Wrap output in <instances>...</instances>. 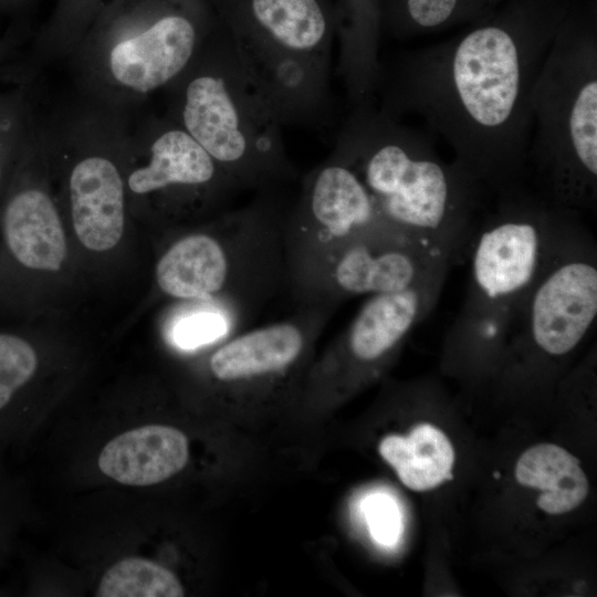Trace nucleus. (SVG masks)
Returning <instances> with one entry per match:
<instances>
[{"label":"nucleus","instance_id":"f257e3e1","mask_svg":"<svg viewBox=\"0 0 597 597\" xmlns=\"http://www.w3.org/2000/svg\"><path fill=\"white\" fill-rule=\"evenodd\" d=\"M564 21L558 9L537 2L409 51L381 72L380 107L419 117L484 192L522 187L533 86Z\"/></svg>","mask_w":597,"mask_h":597},{"label":"nucleus","instance_id":"f03ea898","mask_svg":"<svg viewBox=\"0 0 597 597\" xmlns=\"http://www.w3.org/2000/svg\"><path fill=\"white\" fill-rule=\"evenodd\" d=\"M334 150L358 175L383 221L460 256L485 192L442 159L427 130L367 103L350 107Z\"/></svg>","mask_w":597,"mask_h":597},{"label":"nucleus","instance_id":"7ed1b4c3","mask_svg":"<svg viewBox=\"0 0 597 597\" xmlns=\"http://www.w3.org/2000/svg\"><path fill=\"white\" fill-rule=\"evenodd\" d=\"M167 116L240 187L273 189L295 176L282 123L247 75L219 21L165 91Z\"/></svg>","mask_w":597,"mask_h":597},{"label":"nucleus","instance_id":"20e7f679","mask_svg":"<svg viewBox=\"0 0 597 597\" xmlns=\"http://www.w3.org/2000/svg\"><path fill=\"white\" fill-rule=\"evenodd\" d=\"M525 185L553 206L597 207V36L593 27L558 30L533 86Z\"/></svg>","mask_w":597,"mask_h":597},{"label":"nucleus","instance_id":"39448f33","mask_svg":"<svg viewBox=\"0 0 597 597\" xmlns=\"http://www.w3.org/2000/svg\"><path fill=\"white\" fill-rule=\"evenodd\" d=\"M218 21L282 124L331 113L334 9L326 0H217Z\"/></svg>","mask_w":597,"mask_h":597},{"label":"nucleus","instance_id":"423d86ee","mask_svg":"<svg viewBox=\"0 0 597 597\" xmlns=\"http://www.w3.org/2000/svg\"><path fill=\"white\" fill-rule=\"evenodd\" d=\"M494 209L473 227L464 302L451 338L495 346L511 335L569 211L528 187L495 196Z\"/></svg>","mask_w":597,"mask_h":597},{"label":"nucleus","instance_id":"0eeeda50","mask_svg":"<svg viewBox=\"0 0 597 597\" xmlns=\"http://www.w3.org/2000/svg\"><path fill=\"white\" fill-rule=\"evenodd\" d=\"M163 9L139 27L76 44L72 57L80 102L129 118L190 65L217 25L197 7ZM193 4V3H192Z\"/></svg>","mask_w":597,"mask_h":597},{"label":"nucleus","instance_id":"6e6552de","mask_svg":"<svg viewBox=\"0 0 597 597\" xmlns=\"http://www.w3.org/2000/svg\"><path fill=\"white\" fill-rule=\"evenodd\" d=\"M453 255L423 237L377 223L324 253L291 287L301 304L386 294L446 277Z\"/></svg>","mask_w":597,"mask_h":597},{"label":"nucleus","instance_id":"1a4fd4ad","mask_svg":"<svg viewBox=\"0 0 597 597\" xmlns=\"http://www.w3.org/2000/svg\"><path fill=\"white\" fill-rule=\"evenodd\" d=\"M133 130L147 160L127 179L138 196L165 191L214 190L224 195L240 187L214 159L167 115L145 116Z\"/></svg>","mask_w":597,"mask_h":597},{"label":"nucleus","instance_id":"9d476101","mask_svg":"<svg viewBox=\"0 0 597 597\" xmlns=\"http://www.w3.org/2000/svg\"><path fill=\"white\" fill-rule=\"evenodd\" d=\"M69 198L74 231L93 251H107L125 226L124 181L116 164L102 151L84 154L71 169Z\"/></svg>","mask_w":597,"mask_h":597},{"label":"nucleus","instance_id":"9b49d317","mask_svg":"<svg viewBox=\"0 0 597 597\" xmlns=\"http://www.w3.org/2000/svg\"><path fill=\"white\" fill-rule=\"evenodd\" d=\"M3 242L10 258L28 270L57 271L66 254L64 230L46 191L23 186L2 207Z\"/></svg>","mask_w":597,"mask_h":597},{"label":"nucleus","instance_id":"f8f14e48","mask_svg":"<svg viewBox=\"0 0 597 597\" xmlns=\"http://www.w3.org/2000/svg\"><path fill=\"white\" fill-rule=\"evenodd\" d=\"M185 433L174 427L147 425L125 431L100 452L102 473L129 486L160 483L180 472L188 462Z\"/></svg>","mask_w":597,"mask_h":597},{"label":"nucleus","instance_id":"ddd939ff","mask_svg":"<svg viewBox=\"0 0 597 597\" xmlns=\"http://www.w3.org/2000/svg\"><path fill=\"white\" fill-rule=\"evenodd\" d=\"M516 480L542 494L537 505L548 514L577 507L588 494V481L577 458L565 449L542 443L526 450L515 468Z\"/></svg>","mask_w":597,"mask_h":597},{"label":"nucleus","instance_id":"4468645a","mask_svg":"<svg viewBox=\"0 0 597 597\" xmlns=\"http://www.w3.org/2000/svg\"><path fill=\"white\" fill-rule=\"evenodd\" d=\"M379 453L413 491H428L452 479L453 448L446 434L429 423L417 426L408 437H385Z\"/></svg>","mask_w":597,"mask_h":597},{"label":"nucleus","instance_id":"2eb2a0df","mask_svg":"<svg viewBox=\"0 0 597 597\" xmlns=\"http://www.w3.org/2000/svg\"><path fill=\"white\" fill-rule=\"evenodd\" d=\"M184 588L168 568L140 557H126L102 576L98 597H181Z\"/></svg>","mask_w":597,"mask_h":597},{"label":"nucleus","instance_id":"dca6fc26","mask_svg":"<svg viewBox=\"0 0 597 597\" xmlns=\"http://www.w3.org/2000/svg\"><path fill=\"white\" fill-rule=\"evenodd\" d=\"M493 0H389L388 24L397 38L438 31L479 13Z\"/></svg>","mask_w":597,"mask_h":597},{"label":"nucleus","instance_id":"f3484780","mask_svg":"<svg viewBox=\"0 0 597 597\" xmlns=\"http://www.w3.org/2000/svg\"><path fill=\"white\" fill-rule=\"evenodd\" d=\"M38 117L24 87L0 93V189L9 155H22L35 132Z\"/></svg>","mask_w":597,"mask_h":597},{"label":"nucleus","instance_id":"a211bd4d","mask_svg":"<svg viewBox=\"0 0 597 597\" xmlns=\"http://www.w3.org/2000/svg\"><path fill=\"white\" fill-rule=\"evenodd\" d=\"M233 328L227 316L203 307L178 317L171 336L178 347L195 349L224 338Z\"/></svg>","mask_w":597,"mask_h":597},{"label":"nucleus","instance_id":"6ab92c4d","mask_svg":"<svg viewBox=\"0 0 597 597\" xmlns=\"http://www.w3.org/2000/svg\"><path fill=\"white\" fill-rule=\"evenodd\" d=\"M363 511L373 538L384 545H395L402 532L397 503L387 494H371L363 503Z\"/></svg>","mask_w":597,"mask_h":597},{"label":"nucleus","instance_id":"aec40b11","mask_svg":"<svg viewBox=\"0 0 597 597\" xmlns=\"http://www.w3.org/2000/svg\"><path fill=\"white\" fill-rule=\"evenodd\" d=\"M4 48H0V55L3 53Z\"/></svg>","mask_w":597,"mask_h":597}]
</instances>
